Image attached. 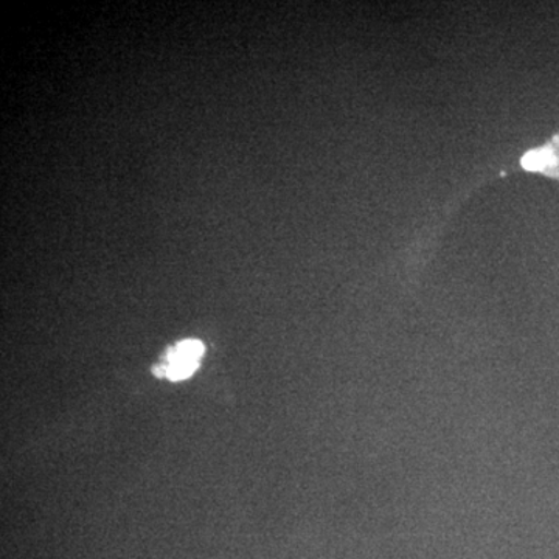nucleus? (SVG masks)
Masks as SVG:
<instances>
[{
    "mask_svg": "<svg viewBox=\"0 0 559 559\" xmlns=\"http://www.w3.org/2000/svg\"><path fill=\"white\" fill-rule=\"evenodd\" d=\"M521 165L524 170L544 173V175L559 179V135L550 145L525 153Z\"/></svg>",
    "mask_w": 559,
    "mask_h": 559,
    "instance_id": "obj_1",
    "label": "nucleus"
},
{
    "mask_svg": "<svg viewBox=\"0 0 559 559\" xmlns=\"http://www.w3.org/2000/svg\"><path fill=\"white\" fill-rule=\"evenodd\" d=\"M204 345L200 341H183L168 352L167 360H200L204 355Z\"/></svg>",
    "mask_w": 559,
    "mask_h": 559,
    "instance_id": "obj_2",
    "label": "nucleus"
}]
</instances>
